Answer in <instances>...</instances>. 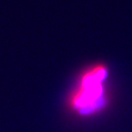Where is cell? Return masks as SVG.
<instances>
[{
	"label": "cell",
	"mask_w": 132,
	"mask_h": 132,
	"mask_svg": "<svg viewBox=\"0 0 132 132\" xmlns=\"http://www.w3.org/2000/svg\"><path fill=\"white\" fill-rule=\"evenodd\" d=\"M109 76V67L105 64L85 68L67 98L69 111L79 118H95L107 111L110 105Z\"/></svg>",
	"instance_id": "1"
}]
</instances>
